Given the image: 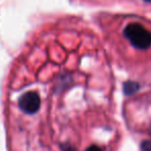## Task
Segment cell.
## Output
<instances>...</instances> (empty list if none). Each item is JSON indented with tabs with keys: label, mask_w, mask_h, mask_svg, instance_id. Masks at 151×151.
Masks as SVG:
<instances>
[{
	"label": "cell",
	"mask_w": 151,
	"mask_h": 151,
	"mask_svg": "<svg viewBox=\"0 0 151 151\" xmlns=\"http://www.w3.org/2000/svg\"><path fill=\"white\" fill-rule=\"evenodd\" d=\"M143 151H151V141H144L141 145Z\"/></svg>",
	"instance_id": "cell-4"
},
{
	"label": "cell",
	"mask_w": 151,
	"mask_h": 151,
	"mask_svg": "<svg viewBox=\"0 0 151 151\" xmlns=\"http://www.w3.org/2000/svg\"><path fill=\"white\" fill-rule=\"evenodd\" d=\"M62 151H76L75 148H73V147L70 146H65L64 148L62 149Z\"/></svg>",
	"instance_id": "cell-6"
},
{
	"label": "cell",
	"mask_w": 151,
	"mask_h": 151,
	"mask_svg": "<svg viewBox=\"0 0 151 151\" xmlns=\"http://www.w3.org/2000/svg\"><path fill=\"white\" fill-rule=\"evenodd\" d=\"M19 107L27 114L36 113L40 107V97L38 93L28 91L27 93L22 95L19 99Z\"/></svg>",
	"instance_id": "cell-2"
},
{
	"label": "cell",
	"mask_w": 151,
	"mask_h": 151,
	"mask_svg": "<svg viewBox=\"0 0 151 151\" xmlns=\"http://www.w3.org/2000/svg\"><path fill=\"white\" fill-rule=\"evenodd\" d=\"M139 88H140V86H139L138 83L130 82V81L124 83V85H123V90H124V93H125L126 95L134 94V93H136L137 91L139 90Z\"/></svg>",
	"instance_id": "cell-3"
},
{
	"label": "cell",
	"mask_w": 151,
	"mask_h": 151,
	"mask_svg": "<svg viewBox=\"0 0 151 151\" xmlns=\"http://www.w3.org/2000/svg\"><path fill=\"white\" fill-rule=\"evenodd\" d=\"M144 1H146V2H151V0H144Z\"/></svg>",
	"instance_id": "cell-7"
},
{
	"label": "cell",
	"mask_w": 151,
	"mask_h": 151,
	"mask_svg": "<svg viewBox=\"0 0 151 151\" xmlns=\"http://www.w3.org/2000/svg\"><path fill=\"white\" fill-rule=\"evenodd\" d=\"M124 35L134 47L146 50L151 46V32L138 23H132L124 29Z\"/></svg>",
	"instance_id": "cell-1"
},
{
	"label": "cell",
	"mask_w": 151,
	"mask_h": 151,
	"mask_svg": "<svg viewBox=\"0 0 151 151\" xmlns=\"http://www.w3.org/2000/svg\"><path fill=\"white\" fill-rule=\"evenodd\" d=\"M85 151H103V150H101V147L96 146V145H92V146L88 147Z\"/></svg>",
	"instance_id": "cell-5"
}]
</instances>
